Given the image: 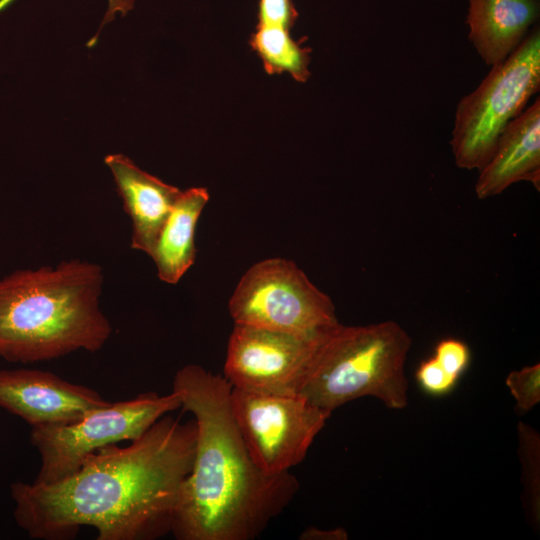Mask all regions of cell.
Listing matches in <instances>:
<instances>
[{
	"mask_svg": "<svg viewBox=\"0 0 540 540\" xmlns=\"http://www.w3.org/2000/svg\"><path fill=\"white\" fill-rule=\"evenodd\" d=\"M411 343L394 321L339 324L321 341L298 395L330 415L365 396L389 409H403L408 404L405 362Z\"/></svg>",
	"mask_w": 540,
	"mask_h": 540,
	"instance_id": "cell-4",
	"label": "cell"
},
{
	"mask_svg": "<svg viewBox=\"0 0 540 540\" xmlns=\"http://www.w3.org/2000/svg\"><path fill=\"white\" fill-rule=\"evenodd\" d=\"M134 7V0H108V9L100 25L99 31L104 24L111 22L116 13L120 12L124 17Z\"/></svg>",
	"mask_w": 540,
	"mask_h": 540,
	"instance_id": "cell-22",
	"label": "cell"
},
{
	"mask_svg": "<svg viewBox=\"0 0 540 540\" xmlns=\"http://www.w3.org/2000/svg\"><path fill=\"white\" fill-rule=\"evenodd\" d=\"M181 408L197 427L195 455L171 532L178 540H253L293 500L299 489L289 471L263 472L234 419L232 387L224 376L186 365L174 376Z\"/></svg>",
	"mask_w": 540,
	"mask_h": 540,
	"instance_id": "cell-2",
	"label": "cell"
},
{
	"mask_svg": "<svg viewBox=\"0 0 540 540\" xmlns=\"http://www.w3.org/2000/svg\"><path fill=\"white\" fill-rule=\"evenodd\" d=\"M102 284L101 267L80 260L0 278V358L33 363L100 350L111 334Z\"/></svg>",
	"mask_w": 540,
	"mask_h": 540,
	"instance_id": "cell-3",
	"label": "cell"
},
{
	"mask_svg": "<svg viewBox=\"0 0 540 540\" xmlns=\"http://www.w3.org/2000/svg\"><path fill=\"white\" fill-rule=\"evenodd\" d=\"M97 391L41 370H0V407L33 427L72 423L107 405Z\"/></svg>",
	"mask_w": 540,
	"mask_h": 540,
	"instance_id": "cell-10",
	"label": "cell"
},
{
	"mask_svg": "<svg viewBox=\"0 0 540 540\" xmlns=\"http://www.w3.org/2000/svg\"><path fill=\"white\" fill-rule=\"evenodd\" d=\"M327 334L307 338L235 324L228 341L224 378L236 389L298 395Z\"/></svg>",
	"mask_w": 540,
	"mask_h": 540,
	"instance_id": "cell-9",
	"label": "cell"
},
{
	"mask_svg": "<svg viewBox=\"0 0 540 540\" xmlns=\"http://www.w3.org/2000/svg\"><path fill=\"white\" fill-rule=\"evenodd\" d=\"M479 199L502 193L519 181L540 188V99L526 107L503 129L489 161L478 170Z\"/></svg>",
	"mask_w": 540,
	"mask_h": 540,
	"instance_id": "cell-12",
	"label": "cell"
},
{
	"mask_svg": "<svg viewBox=\"0 0 540 540\" xmlns=\"http://www.w3.org/2000/svg\"><path fill=\"white\" fill-rule=\"evenodd\" d=\"M420 388L432 396H443L451 392L457 384L438 363L435 357L423 360L415 373Z\"/></svg>",
	"mask_w": 540,
	"mask_h": 540,
	"instance_id": "cell-18",
	"label": "cell"
},
{
	"mask_svg": "<svg viewBox=\"0 0 540 540\" xmlns=\"http://www.w3.org/2000/svg\"><path fill=\"white\" fill-rule=\"evenodd\" d=\"M434 357L451 377L458 380L468 367L470 350L464 342L447 338L436 345Z\"/></svg>",
	"mask_w": 540,
	"mask_h": 540,
	"instance_id": "cell-19",
	"label": "cell"
},
{
	"mask_svg": "<svg viewBox=\"0 0 540 540\" xmlns=\"http://www.w3.org/2000/svg\"><path fill=\"white\" fill-rule=\"evenodd\" d=\"M196 440L194 419L166 414L130 445L97 450L57 482H13L15 522L33 539H70L81 526L95 528L98 540L159 538L171 532Z\"/></svg>",
	"mask_w": 540,
	"mask_h": 540,
	"instance_id": "cell-1",
	"label": "cell"
},
{
	"mask_svg": "<svg viewBox=\"0 0 540 540\" xmlns=\"http://www.w3.org/2000/svg\"><path fill=\"white\" fill-rule=\"evenodd\" d=\"M506 385L516 402V410L527 412L540 402V365L526 366L511 371Z\"/></svg>",
	"mask_w": 540,
	"mask_h": 540,
	"instance_id": "cell-17",
	"label": "cell"
},
{
	"mask_svg": "<svg viewBox=\"0 0 540 540\" xmlns=\"http://www.w3.org/2000/svg\"><path fill=\"white\" fill-rule=\"evenodd\" d=\"M235 324L307 338L321 337L340 323L335 306L293 262L268 258L241 277L228 303Z\"/></svg>",
	"mask_w": 540,
	"mask_h": 540,
	"instance_id": "cell-6",
	"label": "cell"
},
{
	"mask_svg": "<svg viewBox=\"0 0 540 540\" xmlns=\"http://www.w3.org/2000/svg\"><path fill=\"white\" fill-rule=\"evenodd\" d=\"M208 201L206 188L182 190L150 256L161 281L176 284L195 262V230Z\"/></svg>",
	"mask_w": 540,
	"mask_h": 540,
	"instance_id": "cell-14",
	"label": "cell"
},
{
	"mask_svg": "<svg viewBox=\"0 0 540 540\" xmlns=\"http://www.w3.org/2000/svg\"><path fill=\"white\" fill-rule=\"evenodd\" d=\"M298 12L291 0H259L258 25H275L290 28Z\"/></svg>",
	"mask_w": 540,
	"mask_h": 540,
	"instance_id": "cell-20",
	"label": "cell"
},
{
	"mask_svg": "<svg viewBox=\"0 0 540 540\" xmlns=\"http://www.w3.org/2000/svg\"><path fill=\"white\" fill-rule=\"evenodd\" d=\"M348 534L344 528L320 529L306 528L299 536L301 540H345Z\"/></svg>",
	"mask_w": 540,
	"mask_h": 540,
	"instance_id": "cell-21",
	"label": "cell"
},
{
	"mask_svg": "<svg viewBox=\"0 0 540 540\" xmlns=\"http://www.w3.org/2000/svg\"><path fill=\"white\" fill-rule=\"evenodd\" d=\"M519 459L523 484V506L533 528L540 522V437L531 426L519 422Z\"/></svg>",
	"mask_w": 540,
	"mask_h": 540,
	"instance_id": "cell-16",
	"label": "cell"
},
{
	"mask_svg": "<svg viewBox=\"0 0 540 540\" xmlns=\"http://www.w3.org/2000/svg\"><path fill=\"white\" fill-rule=\"evenodd\" d=\"M230 403L250 455L268 475L288 472L302 462L331 416L300 395L232 388Z\"/></svg>",
	"mask_w": 540,
	"mask_h": 540,
	"instance_id": "cell-8",
	"label": "cell"
},
{
	"mask_svg": "<svg viewBox=\"0 0 540 540\" xmlns=\"http://www.w3.org/2000/svg\"><path fill=\"white\" fill-rule=\"evenodd\" d=\"M468 39L487 66L504 61L540 15V0H468Z\"/></svg>",
	"mask_w": 540,
	"mask_h": 540,
	"instance_id": "cell-13",
	"label": "cell"
},
{
	"mask_svg": "<svg viewBox=\"0 0 540 540\" xmlns=\"http://www.w3.org/2000/svg\"><path fill=\"white\" fill-rule=\"evenodd\" d=\"M132 223L131 248L151 256L182 190L140 169L122 154L104 159Z\"/></svg>",
	"mask_w": 540,
	"mask_h": 540,
	"instance_id": "cell-11",
	"label": "cell"
},
{
	"mask_svg": "<svg viewBox=\"0 0 540 540\" xmlns=\"http://www.w3.org/2000/svg\"><path fill=\"white\" fill-rule=\"evenodd\" d=\"M250 45L260 57L268 74H290L296 81L305 82L309 76V47H302L290 36L289 29L275 25H257Z\"/></svg>",
	"mask_w": 540,
	"mask_h": 540,
	"instance_id": "cell-15",
	"label": "cell"
},
{
	"mask_svg": "<svg viewBox=\"0 0 540 540\" xmlns=\"http://www.w3.org/2000/svg\"><path fill=\"white\" fill-rule=\"evenodd\" d=\"M540 90V29L491 67L478 87L457 104L450 145L457 167L481 169L493 155L506 125Z\"/></svg>",
	"mask_w": 540,
	"mask_h": 540,
	"instance_id": "cell-5",
	"label": "cell"
},
{
	"mask_svg": "<svg viewBox=\"0 0 540 540\" xmlns=\"http://www.w3.org/2000/svg\"><path fill=\"white\" fill-rule=\"evenodd\" d=\"M181 408L180 395L144 393L87 412L64 425L33 427L30 441L41 465L34 483L57 482L76 472L92 453L123 440L133 441L164 415Z\"/></svg>",
	"mask_w": 540,
	"mask_h": 540,
	"instance_id": "cell-7",
	"label": "cell"
}]
</instances>
